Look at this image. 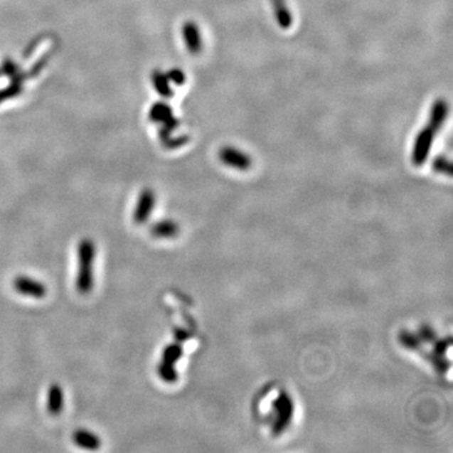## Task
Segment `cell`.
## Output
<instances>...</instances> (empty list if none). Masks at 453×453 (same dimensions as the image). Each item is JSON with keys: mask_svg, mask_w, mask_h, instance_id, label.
Returning a JSON list of instances; mask_svg holds the SVG:
<instances>
[{"mask_svg": "<svg viewBox=\"0 0 453 453\" xmlns=\"http://www.w3.org/2000/svg\"><path fill=\"white\" fill-rule=\"evenodd\" d=\"M448 116V104L444 100H437L435 104L432 105L431 112L428 117V127H431L433 132H438L441 127L444 125V121Z\"/></svg>", "mask_w": 453, "mask_h": 453, "instance_id": "ba28073f", "label": "cell"}, {"mask_svg": "<svg viewBox=\"0 0 453 453\" xmlns=\"http://www.w3.org/2000/svg\"><path fill=\"white\" fill-rule=\"evenodd\" d=\"M273 410L276 412V418L273 423V433L279 436L284 433L289 426L294 417V402L286 392H281L273 402Z\"/></svg>", "mask_w": 453, "mask_h": 453, "instance_id": "7a4b0ae2", "label": "cell"}, {"mask_svg": "<svg viewBox=\"0 0 453 453\" xmlns=\"http://www.w3.org/2000/svg\"><path fill=\"white\" fill-rule=\"evenodd\" d=\"M273 9H275V16L276 21L279 23V26L284 29H289L292 26V16L289 13V8L286 6L284 0H272Z\"/></svg>", "mask_w": 453, "mask_h": 453, "instance_id": "7c38bea8", "label": "cell"}, {"mask_svg": "<svg viewBox=\"0 0 453 453\" xmlns=\"http://www.w3.org/2000/svg\"><path fill=\"white\" fill-rule=\"evenodd\" d=\"M181 355H183V348L178 343L168 345L163 351L161 361L158 366V374L165 383L173 384L178 380V373L175 369V364L181 359Z\"/></svg>", "mask_w": 453, "mask_h": 453, "instance_id": "3957f363", "label": "cell"}, {"mask_svg": "<svg viewBox=\"0 0 453 453\" xmlns=\"http://www.w3.org/2000/svg\"><path fill=\"white\" fill-rule=\"evenodd\" d=\"M154 207H155V194L153 191L145 189L137 201V208L134 212V222L137 224L146 223L149 217L153 213Z\"/></svg>", "mask_w": 453, "mask_h": 453, "instance_id": "52a82bcc", "label": "cell"}, {"mask_svg": "<svg viewBox=\"0 0 453 453\" xmlns=\"http://www.w3.org/2000/svg\"><path fill=\"white\" fill-rule=\"evenodd\" d=\"M184 37H186V46L191 53H198L202 48V41L199 29L194 23H188L184 27Z\"/></svg>", "mask_w": 453, "mask_h": 453, "instance_id": "4fadbf2b", "label": "cell"}, {"mask_svg": "<svg viewBox=\"0 0 453 453\" xmlns=\"http://www.w3.org/2000/svg\"><path fill=\"white\" fill-rule=\"evenodd\" d=\"M432 168L436 170L437 173L446 174L448 175V176L452 175V165H451V161H449L447 158H444V156H438V158L435 159V161H433V164H432Z\"/></svg>", "mask_w": 453, "mask_h": 453, "instance_id": "9a60e30c", "label": "cell"}, {"mask_svg": "<svg viewBox=\"0 0 453 453\" xmlns=\"http://www.w3.org/2000/svg\"><path fill=\"white\" fill-rule=\"evenodd\" d=\"M418 336H420V340H423V341H426V343H431V341H433L435 338H436L435 331H433L430 326H422Z\"/></svg>", "mask_w": 453, "mask_h": 453, "instance_id": "2e32d148", "label": "cell"}, {"mask_svg": "<svg viewBox=\"0 0 453 453\" xmlns=\"http://www.w3.org/2000/svg\"><path fill=\"white\" fill-rule=\"evenodd\" d=\"M13 287L18 294L32 299H44L47 296V286L38 279L19 275L13 281Z\"/></svg>", "mask_w": 453, "mask_h": 453, "instance_id": "5b68a950", "label": "cell"}, {"mask_svg": "<svg viewBox=\"0 0 453 453\" xmlns=\"http://www.w3.org/2000/svg\"><path fill=\"white\" fill-rule=\"evenodd\" d=\"M65 407V393L60 384H52L47 392V410L50 415H60Z\"/></svg>", "mask_w": 453, "mask_h": 453, "instance_id": "30bf717a", "label": "cell"}, {"mask_svg": "<svg viewBox=\"0 0 453 453\" xmlns=\"http://www.w3.org/2000/svg\"><path fill=\"white\" fill-rule=\"evenodd\" d=\"M96 243L91 238H83L77 246L78 268L76 275V289L81 295H88L95 286V260Z\"/></svg>", "mask_w": 453, "mask_h": 453, "instance_id": "6da1fadb", "label": "cell"}, {"mask_svg": "<svg viewBox=\"0 0 453 453\" xmlns=\"http://www.w3.org/2000/svg\"><path fill=\"white\" fill-rule=\"evenodd\" d=\"M219 159L223 164L238 170H248L252 165L251 158L246 153L233 146H224L223 149H220Z\"/></svg>", "mask_w": 453, "mask_h": 453, "instance_id": "8992f818", "label": "cell"}, {"mask_svg": "<svg viewBox=\"0 0 453 453\" xmlns=\"http://www.w3.org/2000/svg\"><path fill=\"white\" fill-rule=\"evenodd\" d=\"M72 439L76 446L83 448V449H88V451H96L101 447L100 437L95 435L93 432L85 430V428H78L73 432Z\"/></svg>", "mask_w": 453, "mask_h": 453, "instance_id": "9c48e42d", "label": "cell"}, {"mask_svg": "<svg viewBox=\"0 0 453 453\" xmlns=\"http://www.w3.org/2000/svg\"><path fill=\"white\" fill-rule=\"evenodd\" d=\"M435 137H436V132H433L428 126L418 132V135L415 137L413 153H412V163L415 166H420L426 163L427 159L431 153Z\"/></svg>", "mask_w": 453, "mask_h": 453, "instance_id": "277c9868", "label": "cell"}, {"mask_svg": "<svg viewBox=\"0 0 453 453\" xmlns=\"http://www.w3.org/2000/svg\"><path fill=\"white\" fill-rule=\"evenodd\" d=\"M399 341L402 343L403 346H405L407 349L415 350L420 348L422 344V340H420L418 335L415 334L408 333V331H404V333L399 335Z\"/></svg>", "mask_w": 453, "mask_h": 453, "instance_id": "5bb4252c", "label": "cell"}, {"mask_svg": "<svg viewBox=\"0 0 453 453\" xmlns=\"http://www.w3.org/2000/svg\"><path fill=\"white\" fill-rule=\"evenodd\" d=\"M171 78H173L178 85L184 82V75H183L181 71H178V70L171 72Z\"/></svg>", "mask_w": 453, "mask_h": 453, "instance_id": "e0dca14e", "label": "cell"}, {"mask_svg": "<svg viewBox=\"0 0 453 453\" xmlns=\"http://www.w3.org/2000/svg\"><path fill=\"white\" fill-rule=\"evenodd\" d=\"M151 235L155 238H174L179 235V224L174 220H159L150 228Z\"/></svg>", "mask_w": 453, "mask_h": 453, "instance_id": "8fae6325", "label": "cell"}]
</instances>
